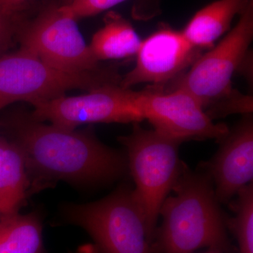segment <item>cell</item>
<instances>
[{
  "label": "cell",
  "mask_w": 253,
  "mask_h": 253,
  "mask_svg": "<svg viewBox=\"0 0 253 253\" xmlns=\"http://www.w3.org/2000/svg\"><path fill=\"white\" fill-rule=\"evenodd\" d=\"M104 21L89 44L95 58L100 62L136 56L142 41L131 23L114 11L108 13Z\"/></svg>",
  "instance_id": "obj_14"
},
{
  "label": "cell",
  "mask_w": 253,
  "mask_h": 253,
  "mask_svg": "<svg viewBox=\"0 0 253 253\" xmlns=\"http://www.w3.org/2000/svg\"><path fill=\"white\" fill-rule=\"evenodd\" d=\"M73 253H100L96 246L94 244L83 245L78 248L77 251Z\"/></svg>",
  "instance_id": "obj_20"
},
{
  "label": "cell",
  "mask_w": 253,
  "mask_h": 253,
  "mask_svg": "<svg viewBox=\"0 0 253 253\" xmlns=\"http://www.w3.org/2000/svg\"><path fill=\"white\" fill-rule=\"evenodd\" d=\"M63 217L91 236L100 253H153L144 214L132 189L120 188L104 199L69 204Z\"/></svg>",
  "instance_id": "obj_6"
},
{
  "label": "cell",
  "mask_w": 253,
  "mask_h": 253,
  "mask_svg": "<svg viewBox=\"0 0 253 253\" xmlns=\"http://www.w3.org/2000/svg\"><path fill=\"white\" fill-rule=\"evenodd\" d=\"M0 253H44L40 216L36 212L0 216Z\"/></svg>",
  "instance_id": "obj_15"
},
{
  "label": "cell",
  "mask_w": 253,
  "mask_h": 253,
  "mask_svg": "<svg viewBox=\"0 0 253 253\" xmlns=\"http://www.w3.org/2000/svg\"><path fill=\"white\" fill-rule=\"evenodd\" d=\"M139 104L144 120L155 130L180 144L189 140L220 141L229 131L226 125L214 123L196 98L180 88L149 85L139 91Z\"/></svg>",
  "instance_id": "obj_9"
},
{
  "label": "cell",
  "mask_w": 253,
  "mask_h": 253,
  "mask_svg": "<svg viewBox=\"0 0 253 253\" xmlns=\"http://www.w3.org/2000/svg\"><path fill=\"white\" fill-rule=\"evenodd\" d=\"M253 38V0L234 28L168 88L189 91L212 120L252 113V99L234 90L232 78L247 57Z\"/></svg>",
  "instance_id": "obj_3"
},
{
  "label": "cell",
  "mask_w": 253,
  "mask_h": 253,
  "mask_svg": "<svg viewBox=\"0 0 253 253\" xmlns=\"http://www.w3.org/2000/svg\"><path fill=\"white\" fill-rule=\"evenodd\" d=\"M204 253H224L222 251H219V250L216 249H209L208 251Z\"/></svg>",
  "instance_id": "obj_21"
},
{
  "label": "cell",
  "mask_w": 253,
  "mask_h": 253,
  "mask_svg": "<svg viewBox=\"0 0 253 253\" xmlns=\"http://www.w3.org/2000/svg\"><path fill=\"white\" fill-rule=\"evenodd\" d=\"M182 32L163 27L141 41L134 67L122 77L126 89L143 83L165 86L187 71L201 55Z\"/></svg>",
  "instance_id": "obj_10"
},
{
  "label": "cell",
  "mask_w": 253,
  "mask_h": 253,
  "mask_svg": "<svg viewBox=\"0 0 253 253\" xmlns=\"http://www.w3.org/2000/svg\"><path fill=\"white\" fill-rule=\"evenodd\" d=\"M172 191L160 210L162 225L156 229L153 253H193L202 248L232 251L225 216L207 172L183 165Z\"/></svg>",
  "instance_id": "obj_2"
},
{
  "label": "cell",
  "mask_w": 253,
  "mask_h": 253,
  "mask_svg": "<svg viewBox=\"0 0 253 253\" xmlns=\"http://www.w3.org/2000/svg\"><path fill=\"white\" fill-rule=\"evenodd\" d=\"M29 189L21 150L12 141L0 136V216L19 212L29 196Z\"/></svg>",
  "instance_id": "obj_13"
},
{
  "label": "cell",
  "mask_w": 253,
  "mask_h": 253,
  "mask_svg": "<svg viewBox=\"0 0 253 253\" xmlns=\"http://www.w3.org/2000/svg\"><path fill=\"white\" fill-rule=\"evenodd\" d=\"M26 0H1L3 7L8 14L15 16Z\"/></svg>",
  "instance_id": "obj_19"
},
{
  "label": "cell",
  "mask_w": 253,
  "mask_h": 253,
  "mask_svg": "<svg viewBox=\"0 0 253 253\" xmlns=\"http://www.w3.org/2000/svg\"><path fill=\"white\" fill-rule=\"evenodd\" d=\"M2 126L23 155L29 195L60 181L75 184L108 182L128 169L126 157L103 144L92 129L46 124L25 111L11 113Z\"/></svg>",
  "instance_id": "obj_1"
},
{
  "label": "cell",
  "mask_w": 253,
  "mask_h": 253,
  "mask_svg": "<svg viewBox=\"0 0 253 253\" xmlns=\"http://www.w3.org/2000/svg\"><path fill=\"white\" fill-rule=\"evenodd\" d=\"M253 0H217L198 11L182 32L199 49H211L230 28L236 15L244 13Z\"/></svg>",
  "instance_id": "obj_12"
},
{
  "label": "cell",
  "mask_w": 253,
  "mask_h": 253,
  "mask_svg": "<svg viewBox=\"0 0 253 253\" xmlns=\"http://www.w3.org/2000/svg\"><path fill=\"white\" fill-rule=\"evenodd\" d=\"M232 204L235 216L226 220L227 227L234 232L239 244V253H253V182L240 189Z\"/></svg>",
  "instance_id": "obj_16"
},
{
  "label": "cell",
  "mask_w": 253,
  "mask_h": 253,
  "mask_svg": "<svg viewBox=\"0 0 253 253\" xmlns=\"http://www.w3.org/2000/svg\"><path fill=\"white\" fill-rule=\"evenodd\" d=\"M121 77L113 66L89 72L72 73L56 69L21 49L0 56V110L17 102L33 105L65 96L68 91L120 84Z\"/></svg>",
  "instance_id": "obj_5"
},
{
  "label": "cell",
  "mask_w": 253,
  "mask_h": 253,
  "mask_svg": "<svg viewBox=\"0 0 253 253\" xmlns=\"http://www.w3.org/2000/svg\"><path fill=\"white\" fill-rule=\"evenodd\" d=\"M14 16L5 11L0 0V56L9 46L14 33Z\"/></svg>",
  "instance_id": "obj_18"
},
{
  "label": "cell",
  "mask_w": 253,
  "mask_h": 253,
  "mask_svg": "<svg viewBox=\"0 0 253 253\" xmlns=\"http://www.w3.org/2000/svg\"><path fill=\"white\" fill-rule=\"evenodd\" d=\"M21 47L60 71L79 73L101 68L77 21L60 6H50L20 32Z\"/></svg>",
  "instance_id": "obj_8"
},
{
  "label": "cell",
  "mask_w": 253,
  "mask_h": 253,
  "mask_svg": "<svg viewBox=\"0 0 253 253\" xmlns=\"http://www.w3.org/2000/svg\"><path fill=\"white\" fill-rule=\"evenodd\" d=\"M139 91L120 84L95 88L86 94L61 96L33 104L31 113L41 122L76 129L84 124L134 123L144 120L139 104Z\"/></svg>",
  "instance_id": "obj_7"
},
{
  "label": "cell",
  "mask_w": 253,
  "mask_h": 253,
  "mask_svg": "<svg viewBox=\"0 0 253 253\" xmlns=\"http://www.w3.org/2000/svg\"><path fill=\"white\" fill-rule=\"evenodd\" d=\"M214 157L205 164L219 204H226L239 190L253 182V121L251 113L220 141Z\"/></svg>",
  "instance_id": "obj_11"
},
{
  "label": "cell",
  "mask_w": 253,
  "mask_h": 253,
  "mask_svg": "<svg viewBox=\"0 0 253 253\" xmlns=\"http://www.w3.org/2000/svg\"><path fill=\"white\" fill-rule=\"evenodd\" d=\"M65 1H66V3H67V2H68V1H69V0H65Z\"/></svg>",
  "instance_id": "obj_22"
},
{
  "label": "cell",
  "mask_w": 253,
  "mask_h": 253,
  "mask_svg": "<svg viewBox=\"0 0 253 253\" xmlns=\"http://www.w3.org/2000/svg\"><path fill=\"white\" fill-rule=\"evenodd\" d=\"M139 123H133L130 134L120 136L118 140L126 148L128 169L135 184L133 195L144 214L152 244L160 210L184 163L179 156L180 143L154 129H145Z\"/></svg>",
  "instance_id": "obj_4"
},
{
  "label": "cell",
  "mask_w": 253,
  "mask_h": 253,
  "mask_svg": "<svg viewBox=\"0 0 253 253\" xmlns=\"http://www.w3.org/2000/svg\"><path fill=\"white\" fill-rule=\"evenodd\" d=\"M125 1L126 0H69L61 8L66 14L78 21L99 14Z\"/></svg>",
  "instance_id": "obj_17"
}]
</instances>
